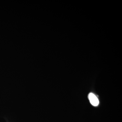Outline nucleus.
Listing matches in <instances>:
<instances>
[{
    "mask_svg": "<svg viewBox=\"0 0 122 122\" xmlns=\"http://www.w3.org/2000/svg\"><path fill=\"white\" fill-rule=\"evenodd\" d=\"M89 99L91 103L94 106H97L99 103L98 99L94 94L90 93L89 95Z\"/></svg>",
    "mask_w": 122,
    "mask_h": 122,
    "instance_id": "f257e3e1",
    "label": "nucleus"
}]
</instances>
